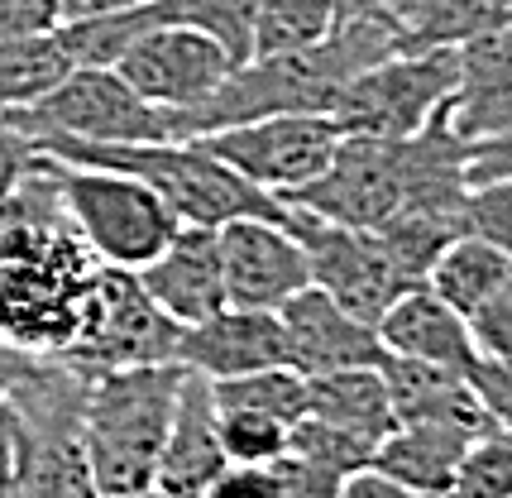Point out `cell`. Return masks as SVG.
Here are the masks:
<instances>
[{
    "label": "cell",
    "instance_id": "cell-1",
    "mask_svg": "<svg viewBox=\"0 0 512 498\" xmlns=\"http://www.w3.org/2000/svg\"><path fill=\"white\" fill-rule=\"evenodd\" d=\"M101 269L48 182L29 173L0 202V345L58 360L87 317Z\"/></svg>",
    "mask_w": 512,
    "mask_h": 498
},
{
    "label": "cell",
    "instance_id": "cell-2",
    "mask_svg": "<svg viewBox=\"0 0 512 498\" xmlns=\"http://www.w3.org/2000/svg\"><path fill=\"white\" fill-rule=\"evenodd\" d=\"M182 364H134L87 379L77 441L101 498H130L154 489L158 451L173 422Z\"/></svg>",
    "mask_w": 512,
    "mask_h": 498
},
{
    "label": "cell",
    "instance_id": "cell-3",
    "mask_svg": "<svg viewBox=\"0 0 512 498\" xmlns=\"http://www.w3.org/2000/svg\"><path fill=\"white\" fill-rule=\"evenodd\" d=\"M34 149L63 163H91L139 178L158 202L178 216V226L221 230L225 221H283L288 206L249 187L240 173H230L221 159H211L197 144H77V139H34Z\"/></svg>",
    "mask_w": 512,
    "mask_h": 498
},
{
    "label": "cell",
    "instance_id": "cell-4",
    "mask_svg": "<svg viewBox=\"0 0 512 498\" xmlns=\"http://www.w3.org/2000/svg\"><path fill=\"white\" fill-rule=\"evenodd\" d=\"M39 178L48 182L58 211L77 240L106 264V269L139 273L158 249L178 235V216L158 202L139 178L115 173V168H91V163H63L39 154Z\"/></svg>",
    "mask_w": 512,
    "mask_h": 498
},
{
    "label": "cell",
    "instance_id": "cell-5",
    "mask_svg": "<svg viewBox=\"0 0 512 498\" xmlns=\"http://www.w3.org/2000/svg\"><path fill=\"white\" fill-rule=\"evenodd\" d=\"M10 130L29 139H77V144H173L168 111L134 96L115 68H72L24 111L5 115Z\"/></svg>",
    "mask_w": 512,
    "mask_h": 498
},
{
    "label": "cell",
    "instance_id": "cell-6",
    "mask_svg": "<svg viewBox=\"0 0 512 498\" xmlns=\"http://www.w3.org/2000/svg\"><path fill=\"white\" fill-rule=\"evenodd\" d=\"M182 326L158 312L130 269H101L87 317L58 360L82 379L134 369V364H178Z\"/></svg>",
    "mask_w": 512,
    "mask_h": 498
},
{
    "label": "cell",
    "instance_id": "cell-7",
    "mask_svg": "<svg viewBox=\"0 0 512 498\" xmlns=\"http://www.w3.org/2000/svg\"><path fill=\"white\" fill-rule=\"evenodd\" d=\"M455 91V48L393 53L379 68L359 72L335 96L331 120L340 135L407 139L441 111Z\"/></svg>",
    "mask_w": 512,
    "mask_h": 498
},
{
    "label": "cell",
    "instance_id": "cell-8",
    "mask_svg": "<svg viewBox=\"0 0 512 498\" xmlns=\"http://www.w3.org/2000/svg\"><path fill=\"white\" fill-rule=\"evenodd\" d=\"M340 139L345 135H340V125L331 115H264V120L230 125V130H216V135L187 139V144H197L211 159H221L249 187L288 202L292 192H302L307 182L326 173Z\"/></svg>",
    "mask_w": 512,
    "mask_h": 498
},
{
    "label": "cell",
    "instance_id": "cell-9",
    "mask_svg": "<svg viewBox=\"0 0 512 498\" xmlns=\"http://www.w3.org/2000/svg\"><path fill=\"white\" fill-rule=\"evenodd\" d=\"M283 226L292 230V240L307 254L312 288H321L331 302H340L350 317L379 326V317L393 307V297L412 288L398 273V264L388 259V249L379 245L374 230L335 226V221H321V216L302 211V206H288Z\"/></svg>",
    "mask_w": 512,
    "mask_h": 498
},
{
    "label": "cell",
    "instance_id": "cell-10",
    "mask_svg": "<svg viewBox=\"0 0 512 498\" xmlns=\"http://www.w3.org/2000/svg\"><path fill=\"white\" fill-rule=\"evenodd\" d=\"M407 202V154L402 139L345 135L335 144L326 173L292 192L288 206H302L321 221L355 230H379Z\"/></svg>",
    "mask_w": 512,
    "mask_h": 498
},
{
    "label": "cell",
    "instance_id": "cell-11",
    "mask_svg": "<svg viewBox=\"0 0 512 498\" xmlns=\"http://www.w3.org/2000/svg\"><path fill=\"white\" fill-rule=\"evenodd\" d=\"M120 82L158 111H192L235 72L230 53L187 24H154L115 58Z\"/></svg>",
    "mask_w": 512,
    "mask_h": 498
},
{
    "label": "cell",
    "instance_id": "cell-12",
    "mask_svg": "<svg viewBox=\"0 0 512 498\" xmlns=\"http://www.w3.org/2000/svg\"><path fill=\"white\" fill-rule=\"evenodd\" d=\"M283 221L245 216V221H225L216 230L225 269V307L278 312L288 297H297L312 283L307 254H302V245L292 240V230Z\"/></svg>",
    "mask_w": 512,
    "mask_h": 498
},
{
    "label": "cell",
    "instance_id": "cell-13",
    "mask_svg": "<svg viewBox=\"0 0 512 498\" xmlns=\"http://www.w3.org/2000/svg\"><path fill=\"white\" fill-rule=\"evenodd\" d=\"M278 321H283V340H288V369H297L302 379L383 364L379 331L369 321L350 317L340 302H331L312 283L278 307Z\"/></svg>",
    "mask_w": 512,
    "mask_h": 498
},
{
    "label": "cell",
    "instance_id": "cell-14",
    "mask_svg": "<svg viewBox=\"0 0 512 498\" xmlns=\"http://www.w3.org/2000/svg\"><path fill=\"white\" fill-rule=\"evenodd\" d=\"M134 278L158 312L178 321L182 331L225 307L221 245H216V230L206 226H178V235L158 249V259H149Z\"/></svg>",
    "mask_w": 512,
    "mask_h": 498
},
{
    "label": "cell",
    "instance_id": "cell-15",
    "mask_svg": "<svg viewBox=\"0 0 512 498\" xmlns=\"http://www.w3.org/2000/svg\"><path fill=\"white\" fill-rule=\"evenodd\" d=\"M178 364L201 379H235L254 369L288 364V340L278 312H249V307H221L216 317L187 326L178 340Z\"/></svg>",
    "mask_w": 512,
    "mask_h": 498
},
{
    "label": "cell",
    "instance_id": "cell-16",
    "mask_svg": "<svg viewBox=\"0 0 512 498\" xmlns=\"http://www.w3.org/2000/svg\"><path fill=\"white\" fill-rule=\"evenodd\" d=\"M225 465L221 427H216V398H211V379L201 374H182L178 403H173V422L163 436L154 470V489L168 498H206Z\"/></svg>",
    "mask_w": 512,
    "mask_h": 498
},
{
    "label": "cell",
    "instance_id": "cell-17",
    "mask_svg": "<svg viewBox=\"0 0 512 498\" xmlns=\"http://www.w3.org/2000/svg\"><path fill=\"white\" fill-rule=\"evenodd\" d=\"M446 120L465 144L512 125V29H493L455 48V91L446 101Z\"/></svg>",
    "mask_w": 512,
    "mask_h": 498
},
{
    "label": "cell",
    "instance_id": "cell-18",
    "mask_svg": "<svg viewBox=\"0 0 512 498\" xmlns=\"http://www.w3.org/2000/svg\"><path fill=\"white\" fill-rule=\"evenodd\" d=\"M379 374H383V384H388L398 427L431 422V427H455V431H469V436L493 427L484 403H479V393H474V384H469V374H460V369L383 355Z\"/></svg>",
    "mask_w": 512,
    "mask_h": 498
},
{
    "label": "cell",
    "instance_id": "cell-19",
    "mask_svg": "<svg viewBox=\"0 0 512 498\" xmlns=\"http://www.w3.org/2000/svg\"><path fill=\"white\" fill-rule=\"evenodd\" d=\"M374 331H379L383 355H398V360L446 364V369H460V374H469L474 360H479L474 345H469L465 317L455 307H446L426 283L393 297V307L379 317Z\"/></svg>",
    "mask_w": 512,
    "mask_h": 498
},
{
    "label": "cell",
    "instance_id": "cell-20",
    "mask_svg": "<svg viewBox=\"0 0 512 498\" xmlns=\"http://www.w3.org/2000/svg\"><path fill=\"white\" fill-rule=\"evenodd\" d=\"M469 431H455V427H431V422H407V427H393L388 436L379 441L374 451V465L388 475L393 484L412 489L422 498H446L450 484H455V470L469 451Z\"/></svg>",
    "mask_w": 512,
    "mask_h": 498
},
{
    "label": "cell",
    "instance_id": "cell-21",
    "mask_svg": "<svg viewBox=\"0 0 512 498\" xmlns=\"http://www.w3.org/2000/svg\"><path fill=\"white\" fill-rule=\"evenodd\" d=\"M307 417L345 427V431H359L374 446L398 427L393 398H388V384H383L379 369H340V374L307 379Z\"/></svg>",
    "mask_w": 512,
    "mask_h": 498
},
{
    "label": "cell",
    "instance_id": "cell-22",
    "mask_svg": "<svg viewBox=\"0 0 512 498\" xmlns=\"http://www.w3.org/2000/svg\"><path fill=\"white\" fill-rule=\"evenodd\" d=\"M493 29H512V0H412L402 15V53L460 48Z\"/></svg>",
    "mask_w": 512,
    "mask_h": 498
},
{
    "label": "cell",
    "instance_id": "cell-23",
    "mask_svg": "<svg viewBox=\"0 0 512 498\" xmlns=\"http://www.w3.org/2000/svg\"><path fill=\"white\" fill-rule=\"evenodd\" d=\"M503 278H512L508 254L493 249L489 240H479V235H460V240H450V245L441 249V259L431 264L426 288L465 317V312H474Z\"/></svg>",
    "mask_w": 512,
    "mask_h": 498
},
{
    "label": "cell",
    "instance_id": "cell-24",
    "mask_svg": "<svg viewBox=\"0 0 512 498\" xmlns=\"http://www.w3.org/2000/svg\"><path fill=\"white\" fill-rule=\"evenodd\" d=\"M340 5L335 0H259L254 15V58H288V53H312L340 29Z\"/></svg>",
    "mask_w": 512,
    "mask_h": 498
},
{
    "label": "cell",
    "instance_id": "cell-25",
    "mask_svg": "<svg viewBox=\"0 0 512 498\" xmlns=\"http://www.w3.org/2000/svg\"><path fill=\"white\" fill-rule=\"evenodd\" d=\"M72 63H67L58 34H24V39H0V120L39 101L48 87H58Z\"/></svg>",
    "mask_w": 512,
    "mask_h": 498
},
{
    "label": "cell",
    "instance_id": "cell-26",
    "mask_svg": "<svg viewBox=\"0 0 512 498\" xmlns=\"http://www.w3.org/2000/svg\"><path fill=\"white\" fill-rule=\"evenodd\" d=\"M211 398H216V412H259V417H273L283 427H297L307 417V379L288 364L216 379Z\"/></svg>",
    "mask_w": 512,
    "mask_h": 498
},
{
    "label": "cell",
    "instance_id": "cell-27",
    "mask_svg": "<svg viewBox=\"0 0 512 498\" xmlns=\"http://www.w3.org/2000/svg\"><path fill=\"white\" fill-rule=\"evenodd\" d=\"M154 24H187L230 53V63L240 68L254 58V15L259 0H149Z\"/></svg>",
    "mask_w": 512,
    "mask_h": 498
},
{
    "label": "cell",
    "instance_id": "cell-28",
    "mask_svg": "<svg viewBox=\"0 0 512 498\" xmlns=\"http://www.w3.org/2000/svg\"><path fill=\"white\" fill-rule=\"evenodd\" d=\"M446 498H512V427H489L469 441Z\"/></svg>",
    "mask_w": 512,
    "mask_h": 498
},
{
    "label": "cell",
    "instance_id": "cell-29",
    "mask_svg": "<svg viewBox=\"0 0 512 498\" xmlns=\"http://www.w3.org/2000/svg\"><path fill=\"white\" fill-rule=\"evenodd\" d=\"M288 451L292 455H307L316 465H326L335 475H359L374 465V441L359 436V431H345V427H331V422H316V417H302L297 427L288 431Z\"/></svg>",
    "mask_w": 512,
    "mask_h": 498
},
{
    "label": "cell",
    "instance_id": "cell-30",
    "mask_svg": "<svg viewBox=\"0 0 512 498\" xmlns=\"http://www.w3.org/2000/svg\"><path fill=\"white\" fill-rule=\"evenodd\" d=\"M216 427H221V446L230 465H268L288 451V431L273 417L259 412H216Z\"/></svg>",
    "mask_w": 512,
    "mask_h": 498
},
{
    "label": "cell",
    "instance_id": "cell-31",
    "mask_svg": "<svg viewBox=\"0 0 512 498\" xmlns=\"http://www.w3.org/2000/svg\"><path fill=\"white\" fill-rule=\"evenodd\" d=\"M465 326L479 360H508L512 355V278H503L474 312H465Z\"/></svg>",
    "mask_w": 512,
    "mask_h": 498
},
{
    "label": "cell",
    "instance_id": "cell-32",
    "mask_svg": "<svg viewBox=\"0 0 512 498\" xmlns=\"http://www.w3.org/2000/svg\"><path fill=\"white\" fill-rule=\"evenodd\" d=\"M465 230L489 240L512 259V182H489V187H469L465 197Z\"/></svg>",
    "mask_w": 512,
    "mask_h": 498
},
{
    "label": "cell",
    "instance_id": "cell-33",
    "mask_svg": "<svg viewBox=\"0 0 512 498\" xmlns=\"http://www.w3.org/2000/svg\"><path fill=\"white\" fill-rule=\"evenodd\" d=\"M268 475H273V498H335L345 484V475H335V470L292 451L268 460Z\"/></svg>",
    "mask_w": 512,
    "mask_h": 498
},
{
    "label": "cell",
    "instance_id": "cell-34",
    "mask_svg": "<svg viewBox=\"0 0 512 498\" xmlns=\"http://www.w3.org/2000/svg\"><path fill=\"white\" fill-rule=\"evenodd\" d=\"M469 384H474L493 427H512V355L508 360H474Z\"/></svg>",
    "mask_w": 512,
    "mask_h": 498
},
{
    "label": "cell",
    "instance_id": "cell-35",
    "mask_svg": "<svg viewBox=\"0 0 512 498\" xmlns=\"http://www.w3.org/2000/svg\"><path fill=\"white\" fill-rule=\"evenodd\" d=\"M63 24L58 0H0V39H24V34H48Z\"/></svg>",
    "mask_w": 512,
    "mask_h": 498
},
{
    "label": "cell",
    "instance_id": "cell-36",
    "mask_svg": "<svg viewBox=\"0 0 512 498\" xmlns=\"http://www.w3.org/2000/svg\"><path fill=\"white\" fill-rule=\"evenodd\" d=\"M489 182H512V125L469 144V187H489Z\"/></svg>",
    "mask_w": 512,
    "mask_h": 498
},
{
    "label": "cell",
    "instance_id": "cell-37",
    "mask_svg": "<svg viewBox=\"0 0 512 498\" xmlns=\"http://www.w3.org/2000/svg\"><path fill=\"white\" fill-rule=\"evenodd\" d=\"M34 163H39L34 139L20 135V130H10V125L0 120V202H5V197H10L29 173H34Z\"/></svg>",
    "mask_w": 512,
    "mask_h": 498
},
{
    "label": "cell",
    "instance_id": "cell-38",
    "mask_svg": "<svg viewBox=\"0 0 512 498\" xmlns=\"http://www.w3.org/2000/svg\"><path fill=\"white\" fill-rule=\"evenodd\" d=\"M206 498H273V475L268 465H225Z\"/></svg>",
    "mask_w": 512,
    "mask_h": 498
},
{
    "label": "cell",
    "instance_id": "cell-39",
    "mask_svg": "<svg viewBox=\"0 0 512 498\" xmlns=\"http://www.w3.org/2000/svg\"><path fill=\"white\" fill-rule=\"evenodd\" d=\"M335 498H422V494H412V489L393 484V479L379 475V470H359V475H350L345 484H340V494Z\"/></svg>",
    "mask_w": 512,
    "mask_h": 498
},
{
    "label": "cell",
    "instance_id": "cell-40",
    "mask_svg": "<svg viewBox=\"0 0 512 498\" xmlns=\"http://www.w3.org/2000/svg\"><path fill=\"white\" fill-rule=\"evenodd\" d=\"M15 479H20V451H15V427H10V412L0 408V498H15Z\"/></svg>",
    "mask_w": 512,
    "mask_h": 498
},
{
    "label": "cell",
    "instance_id": "cell-41",
    "mask_svg": "<svg viewBox=\"0 0 512 498\" xmlns=\"http://www.w3.org/2000/svg\"><path fill=\"white\" fill-rule=\"evenodd\" d=\"M29 364H34V355H24V350H10V345H0V398H5L10 388L20 384Z\"/></svg>",
    "mask_w": 512,
    "mask_h": 498
},
{
    "label": "cell",
    "instance_id": "cell-42",
    "mask_svg": "<svg viewBox=\"0 0 512 498\" xmlns=\"http://www.w3.org/2000/svg\"><path fill=\"white\" fill-rule=\"evenodd\" d=\"M335 5H340V15H345V20H350V15H393L383 0H335Z\"/></svg>",
    "mask_w": 512,
    "mask_h": 498
},
{
    "label": "cell",
    "instance_id": "cell-43",
    "mask_svg": "<svg viewBox=\"0 0 512 498\" xmlns=\"http://www.w3.org/2000/svg\"><path fill=\"white\" fill-rule=\"evenodd\" d=\"M383 5H388V10H393V15H398V20H402V15H407V5H412V0H383Z\"/></svg>",
    "mask_w": 512,
    "mask_h": 498
},
{
    "label": "cell",
    "instance_id": "cell-44",
    "mask_svg": "<svg viewBox=\"0 0 512 498\" xmlns=\"http://www.w3.org/2000/svg\"><path fill=\"white\" fill-rule=\"evenodd\" d=\"M130 498H168L163 489H144V494H130Z\"/></svg>",
    "mask_w": 512,
    "mask_h": 498
},
{
    "label": "cell",
    "instance_id": "cell-45",
    "mask_svg": "<svg viewBox=\"0 0 512 498\" xmlns=\"http://www.w3.org/2000/svg\"><path fill=\"white\" fill-rule=\"evenodd\" d=\"M58 5H63V10H67V0H58Z\"/></svg>",
    "mask_w": 512,
    "mask_h": 498
}]
</instances>
